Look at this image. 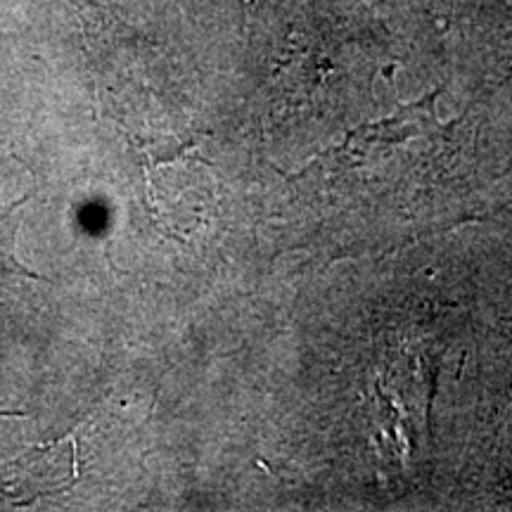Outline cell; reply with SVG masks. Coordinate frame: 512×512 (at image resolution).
Masks as SVG:
<instances>
[{"mask_svg":"<svg viewBox=\"0 0 512 512\" xmlns=\"http://www.w3.org/2000/svg\"><path fill=\"white\" fill-rule=\"evenodd\" d=\"M446 128L434 117L430 102H418L396 119L363 126L349 133L344 145L313 159L290 181L306 185L318 197V209L347 216V235L354 240L382 242L406 235L394 181H406L432 190L446 176Z\"/></svg>","mask_w":512,"mask_h":512,"instance_id":"cell-1","label":"cell"}]
</instances>
